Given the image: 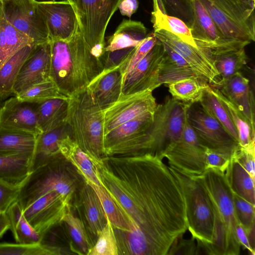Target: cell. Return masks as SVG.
<instances>
[{
    "mask_svg": "<svg viewBox=\"0 0 255 255\" xmlns=\"http://www.w3.org/2000/svg\"><path fill=\"white\" fill-rule=\"evenodd\" d=\"M33 44H35L31 39L7 20L0 0V68L21 49Z\"/></svg>",
    "mask_w": 255,
    "mask_h": 255,
    "instance_id": "28",
    "label": "cell"
},
{
    "mask_svg": "<svg viewBox=\"0 0 255 255\" xmlns=\"http://www.w3.org/2000/svg\"><path fill=\"white\" fill-rule=\"evenodd\" d=\"M137 0H121L118 8L122 15L130 17L137 10Z\"/></svg>",
    "mask_w": 255,
    "mask_h": 255,
    "instance_id": "54",
    "label": "cell"
},
{
    "mask_svg": "<svg viewBox=\"0 0 255 255\" xmlns=\"http://www.w3.org/2000/svg\"><path fill=\"white\" fill-rule=\"evenodd\" d=\"M86 182L93 188L98 196L105 213L113 228L121 233L120 235L116 236V239L129 232L130 225L128 218L107 189L102 185H97Z\"/></svg>",
    "mask_w": 255,
    "mask_h": 255,
    "instance_id": "36",
    "label": "cell"
},
{
    "mask_svg": "<svg viewBox=\"0 0 255 255\" xmlns=\"http://www.w3.org/2000/svg\"></svg>",
    "mask_w": 255,
    "mask_h": 255,
    "instance_id": "59",
    "label": "cell"
},
{
    "mask_svg": "<svg viewBox=\"0 0 255 255\" xmlns=\"http://www.w3.org/2000/svg\"><path fill=\"white\" fill-rule=\"evenodd\" d=\"M153 33L158 40L181 56L201 78L212 86H219L221 78L213 61L198 47L163 29L154 30Z\"/></svg>",
    "mask_w": 255,
    "mask_h": 255,
    "instance_id": "13",
    "label": "cell"
},
{
    "mask_svg": "<svg viewBox=\"0 0 255 255\" xmlns=\"http://www.w3.org/2000/svg\"><path fill=\"white\" fill-rule=\"evenodd\" d=\"M32 155L0 153V181L19 188L30 173Z\"/></svg>",
    "mask_w": 255,
    "mask_h": 255,
    "instance_id": "27",
    "label": "cell"
},
{
    "mask_svg": "<svg viewBox=\"0 0 255 255\" xmlns=\"http://www.w3.org/2000/svg\"><path fill=\"white\" fill-rule=\"evenodd\" d=\"M70 207V201L56 191L40 197L22 213L31 226L41 235L51 227L62 222L64 214Z\"/></svg>",
    "mask_w": 255,
    "mask_h": 255,
    "instance_id": "14",
    "label": "cell"
},
{
    "mask_svg": "<svg viewBox=\"0 0 255 255\" xmlns=\"http://www.w3.org/2000/svg\"><path fill=\"white\" fill-rule=\"evenodd\" d=\"M46 25L49 40H68L78 26L77 18L68 1H36Z\"/></svg>",
    "mask_w": 255,
    "mask_h": 255,
    "instance_id": "16",
    "label": "cell"
},
{
    "mask_svg": "<svg viewBox=\"0 0 255 255\" xmlns=\"http://www.w3.org/2000/svg\"><path fill=\"white\" fill-rule=\"evenodd\" d=\"M236 234L241 246L244 250H248L250 255H255V250H253L250 246L248 236L239 222L236 227Z\"/></svg>",
    "mask_w": 255,
    "mask_h": 255,
    "instance_id": "55",
    "label": "cell"
},
{
    "mask_svg": "<svg viewBox=\"0 0 255 255\" xmlns=\"http://www.w3.org/2000/svg\"><path fill=\"white\" fill-rule=\"evenodd\" d=\"M123 76L120 66L104 70L87 87L103 110L115 103L122 94Z\"/></svg>",
    "mask_w": 255,
    "mask_h": 255,
    "instance_id": "20",
    "label": "cell"
},
{
    "mask_svg": "<svg viewBox=\"0 0 255 255\" xmlns=\"http://www.w3.org/2000/svg\"><path fill=\"white\" fill-rule=\"evenodd\" d=\"M249 80L241 71L223 82L218 88L244 114L255 131V98Z\"/></svg>",
    "mask_w": 255,
    "mask_h": 255,
    "instance_id": "22",
    "label": "cell"
},
{
    "mask_svg": "<svg viewBox=\"0 0 255 255\" xmlns=\"http://www.w3.org/2000/svg\"><path fill=\"white\" fill-rule=\"evenodd\" d=\"M72 5L83 36L92 51L101 58L107 25L121 0H66Z\"/></svg>",
    "mask_w": 255,
    "mask_h": 255,
    "instance_id": "8",
    "label": "cell"
},
{
    "mask_svg": "<svg viewBox=\"0 0 255 255\" xmlns=\"http://www.w3.org/2000/svg\"></svg>",
    "mask_w": 255,
    "mask_h": 255,
    "instance_id": "61",
    "label": "cell"
},
{
    "mask_svg": "<svg viewBox=\"0 0 255 255\" xmlns=\"http://www.w3.org/2000/svg\"><path fill=\"white\" fill-rule=\"evenodd\" d=\"M255 179V145L244 147L239 145L232 155Z\"/></svg>",
    "mask_w": 255,
    "mask_h": 255,
    "instance_id": "50",
    "label": "cell"
},
{
    "mask_svg": "<svg viewBox=\"0 0 255 255\" xmlns=\"http://www.w3.org/2000/svg\"><path fill=\"white\" fill-rule=\"evenodd\" d=\"M199 103L205 112L217 120L239 142L237 130L223 104L211 91L210 84L206 85Z\"/></svg>",
    "mask_w": 255,
    "mask_h": 255,
    "instance_id": "38",
    "label": "cell"
},
{
    "mask_svg": "<svg viewBox=\"0 0 255 255\" xmlns=\"http://www.w3.org/2000/svg\"><path fill=\"white\" fill-rule=\"evenodd\" d=\"M188 122L205 147L230 158L239 146V142L214 118L202 108L192 105L187 110Z\"/></svg>",
    "mask_w": 255,
    "mask_h": 255,
    "instance_id": "11",
    "label": "cell"
},
{
    "mask_svg": "<svg viewBox=\"0 0 255 255\" xmlns=\"http://www.w3.org/2000/svg\"><path fill=\"white\" fill-rule=\"evenodd\" d=\"M197 247L195 240L192 237L184 239L183 234L178 236L171 244L167 255H196Z\"/></svg>",
    "mask_w": 255,
    "mask_h": 255,
    "instance_id": "49",
    "label": "cell"
},
{
    "mask_svg": "<svg viewBox=\"0 0 255 255\" xmlns=\"http://www.w3.org/2000/svg\"><path fill=\"white\" fill-rule=\"evenodd\" d=\"M206 148L198 140L187 117L179 138L164 154L169 166L191 176H198L206 170Z\"/></svg>",
    "mask_w": 255,
    "mask_h": 255,
    "instance_id": "10",
    "label": "cell"
},
{
    "mask_svg": "<svg viewBox=\"0 0 255 255\" xmlns=\"http://www.w3.org/2000/svg\"><path fill=\"white\" fill-rule=\"evenodd\" d=\"M10 224L8 218L5 212H0V238L9 229Z\"/></svg>",
    "mask_w": 255,
    "mask_h": 255,
    "instance_id": "56",
    "label": "cell"
},
{
    "mask_svg": "<svg viewBox=\"0 0 255 255\" xmlns=\"http://www.w3.org/2000/svg\"><path fill=\"white\" fill-rule=\"evenodd\" d=\"M35 44L27 45L17 51L0 68V99L14 96L13 87L19 71Z\"/></svg>",
    "mask_w": 255,
    "mask_h": 255,
    "instance_id": "37",
    "label": "cell"
},
{
    "mask_svg": "<svg viewBox=\"0 0 255 255\" xmlns=\"http://www.w3.org/2000/svg\"><path fill=\"white\" fill-rule=\"evenodd\" d=\"M18 189L0 181V211L5 212L17 199Z\"/></svg>",
    "mask_w": 255,
    "mask_h": 255,
    "instance_id": "53",
    "label": "cell"
},
{
    "mask_svg": "<svg viewBox=\"0 0 255 255\" xmlns=\"http://www.w3.org/2000/svg\"><path fill=\"white\" fill-rule=\"evenodd\" d=\"M62 222L67 225L71 236L80 250L87 254L91 247L85 228L82 222L71 212L70 207L65 211Z\"/></svg>",
    "mask_w": 255,
    "mask_h": 255,
    "instance_id": "44",
    "label": "cell"
},
{
    "mask_svg": "<svg viewBox=\"0 0 255 255\" xmlns=\"http://www.w3.org/2000/svg\"><path fill=\"white\" fill-rule=\"evenodd\" d=\"M50 41L35 45L22 64L13 87L14 96L50 78Z\"/></svg>",
    "mask_w": 255,
    "mask_h": 255,
    "instance_id": "18",
    "label": "cell"
},
{
    "mask_svg": "<svg viewBox=\"0 0 255 255\" xmlns=\"http://www.w3.org/2000/svg\"><path fill=\"white\" fill-rule=\"evenodd\" d=\"M36 1L22 4L9 1L2 4L7 20L37 45L50 40L46 25Z\"/></svg>",
    "mask_w": 255,
    "mask_h": 255,
    "instance_id": "15",
    "label": "cell"
},
{
    "mask_svg": "<svg viewBox=\"0 0 255 255\" xmlns=\"http://www.w3.org/2000/svg\"><path fill=\"white\" fill-rule=\"evenodd\" d=\"M147 35L146 28L140 21L124 19L114 33L105 41L104 51L136 47Z\"/></svg>",
    "mask_w": 255,
    "mask_h": 255,
    "instance_id": "29",
    "label": "cell"
},
{
    "mask_svg": "<svg viewBox=\"0 0 255 255\" xmlns=\"http://www.w3.org/2000/svg\"><path fill=\"white\" fill-rule=\"evenodd\" d=\"M156 106L155 99L151 91L121 95L115 103L103 111L104 135L142 114L154 112Z\"/></svg>",
    "mask_w": 255,
    "mask_h": 255,
    "instance_id": "12",
    "label": "cell"
},
{
    "mask_svg": "<svg viewBox=\"0 0 255 255\" xmlns=\"http://www.w3.org/2000/svg\"><path fill=\"white\" fill-rule=\"evenodd\" d=\"M36 134L0 128V153H23L33 155Z\"/></svg>",
    "mask_w": 255,
    "mask_h": 255,
    "instance_id": "35",
    "label": "cell"
},
{
    "mask_svg": "<svg viewBox=\"0 0 255 255\" xmlns=\"http://www.w3.org/2000/svg\"><path fill=\"white\" fill-rule=\"evenodd\" d=\"M0 128L34 133H41L37 122L36 102L13 96L3 103L0 110Z\"/></svg>",
    "mask_w": 255,
    "mask_h": 255,
    "instance_id": "19",
    "label": "cell"
},
{
    "mask_svg": "<svg viewBox=\"0 0 255 255\" xmlns=\"http://www.w3.org/2000/svg\"><path fill=\"white\" fill-rule=\"evenodd\" d=\"M248 56L245 48L229 51L214 57L212 60L219 74L221 84L247 64Z\"/></svg>",
    "mask_w": 255,
    "mask_h": 255,
    "instance_id": "41",
    "label": "cell"
},
{
    "mask_svg": "<svg viewBox=\"0 0 255 255\" xmlns=\"http://www.w3.org/2000/svg\"><path fill=\"white\" fill-rule=\"evenodd\" d=\"M60 152L63 157L71 162L85 181L101 185L97 166L99 161L93 159L85 152L68 135L59 143Z\"/></svg>",
    "mask_w": 255,
    "mask_h": 255,
    "instance_id": "25",
    "label": "cell"
},
{
    "mask_svg": "<svg viewBox=\"0 0 255 255\" xmlns=\"http://www.w3.org/2000/svg\"><path fill=\"white\" fill-rule=\"evenodd\" d=\"M35 0H1L2 3L6 2H13L17 4H22L34 1Z\"/></svg>",
    "mask_w": 255,
    "mask_h": 255,
    "instance_id": "57",
    "label": "cell"
},
{
    "mask_svg": "<svg viewBox=\"0 0 255 255\" xmlns=\"http://www.w3.org/2000/svg\"><path fill=\"white\" fill-rule=\"evenodd\" d=\"M3 101L0 99V110L3 105Z\"/></svg>",
    "mask_w": 255,
    "mask_h": 255,
    "instance_id": "58",
    "label": "cell"
},
{
    "mask_svg": "<svg viewBox=\"0 0 255 255\" xmlns=\"http://www.w3.org/2000/svg\"><path fill=\"white\" fill-rule=\"evenodd\" d=\"M166 13L183 20L189 27L192 18L191 1L190 0H161Z\"/></svg>",
    "mask_w": 255,
    "mask_h": 255,
    "instance_id": "48",
    "label": "cell"
},
{
    "mask_svg": "<svg viewBox=\"0 0 255 255\" xmlns=\"http://www.w3.org/2000/svg\"><path fill=\"white\" fill-rule=\"evenodd\" d=\"M60 153L47 159L33 170L19 187L16 201L22 210L44 194L56 191L70 201L75 185L73 180L58 164Z\"/></svg>",
    "mask_w": 255,
    "mask_h": 255,
    "instance_id": "7",
    "label": "cell"
},
{
    "mask_svg": "<svg viewBox=\"0 0 255 255\" xmlns=\"http://www.w3.org/2000/svg\"><path fill=\"white\" fill-rule=\"evenodd\" d=\"M230 158L222 154L206 149V170L213 169L225 173L230 162Z\"/></svg>",
    "mask_w": 255,
    "mask_h": 255,
    "instance_id": "52",
    "label": "cell"
},
{
    "mask_svg": "<svg viewBox=\"0 0 255 255\" xmlns=\"http://www.w3.org/2000/svg\"><path fill=\"white\" fill-rule=\"evenodd\" d=\"M0 255H52L41 245L0 243Z\"/></svg>",
    "mask_w": 255,
    "mask_h": 255,
    "instance_id": "47",
    "label": "cell"
},
{
    "mask_svg": "<svg viewBox=\"0 0 255 255\" xmlns=\"http://www.w3.org/2000/svg\"><path fill=\"white\" fill-rule=\"evenodd\" d=\"M207 84L198 78L190 77L168 85L172 98L182 103L192 105L200 102Z\"/></svg>",
    "mask_w": 255,
    "mask_h": 255,
    "instance_id": "39",
    "label": "cell"
},
{
    "mask_svg": "<svg viewBox=\"0 0 255 255\" xmlns=\"http://www.w3.org/2000/svg\"><path fill=\"white\" fill-rule=\"evenodd\" d=\"M183 190L188 230L197 243L211 244L213 240L215 214L210 196L199 176H191L169 166Z\"/></svg>",
    "mask_w": 255,
    "mask_h": 255,
    "instance_id": "5",
    "label": "cell"
},
{
    "mask_svg": "<svg viewBox=\"0 0 255 255\" xmlns=\"http://www.w3.org/2000/svg\"><path fill=\"white\" fill-rule=\"evenodd\" d=\"M16 97L22 100L34 102L55 98H68L60 93L51 80L33 85L20 93Z\"/></svg>",
    "mask_w": 255,
    "mask_h": 255,
    "instance_id": "42",
    "label": "cell"
},
{
    "mask_svg": "<svg viewBox=\"0 0 255 255\" xmlns=\"http://www.w3.org/2000/svg\"><path fill=\"white\" fill-rule=\"evenodd\" d=\"M164 52L157 70L159 86L169 85L181 79L194 77L206 82L191 68L186 61L168 45L162 43Z\"/></svg>",
    "mask_w": 255,
    "mask_h": 255,
    "instance_id": "24",
    "label": "cell"
},
{
    "mask_svg": "<svg viewBox=\"0 0 255 255\" xmlns=\"http://www.w3.org/2000/svg\"><path fill=\"white\" fill-rule=\"evenodd\" d=\"M11 230L16 243L24 245L39 244L41 235L25 219L22 210L16 200L5 211Z\"/></svg>",
    "mask_w": 255,
    "mask_h": 255,
    "instance_id": "34",
    "label": "cell"
},
{
    "mask_svg": "<svg viewBox=\"0 0 255 255\" xmlns=\"http://www.w3.org/2000/svg\"><path fill=\"white\" fill-rule=\"evenodd\" d=\"M225 37L255 40V2L251 0H199Z\"/></svg>",
    "mask_w": 255,
    "mask_h": 255,
    "instance_id": "6",
    "label": "cell"
},
{
    "mask_svg": "<svg viewBox=\"0 0 255 255\" xmlns=\"http://www.w3.org/2000/svg\"><path fill=\"white\" fill-rule=\"evenodd\" d=\"M65 122L71 137L85 152L97 161L107 157L104 112L87 88L68 98Z\"/></svg>",
    "mask_w": 255,
    "mask_h": 255,
    "instance_id": "4",
    "label": "cell"
},
{
    "mask_svg": "<svg viewBox=\"0 0 255 255\" xmlns=\"http://www.w3.org/2000/svg\"><path fill=\"white\" fill-rule=\"evenodd\" d=\"M157 39L153 32L147 36L136 47L132 53L120 65L124 78L128 74L136 64L147 54L154 46Z\"/></svg>",
    "mask_w": 255,
    "mask_h": 255,
    "instance_id": "45",
    "label": "cell"
},
{
    "mask_svg": "<svg viewBox=\"0 0 255 255\" xmlns=\"http://www.w3.org/2000/svg\"><path fill=\"white\" fill-rule=\"evenodd\" d=\"M191 106L173 98L157 105L152 123L146 131L153 154L163 160L165 152L180 137Z\"/></svg>",
    "mask_w": 255,
    "mask_h": 255,
    "instance_id": "9",
    "label": "cell"
},
{
    "mask_svg": "<svg viewBox=\"0 0 255 255\" xmlns=\"http://www.w3.org/2000/svg\"><path fill=\"white\" fill-rule=\"evenodd\" d=\"M50 79L68 98L86 88L104 70L101 58L86 42L79 24L69 39L50 40Z\"/></svg>",
    "mask_w": 255,
    "mask_h": 255,
    "instance_id": "2",
    "label": "cell"
},
{
    "mask_svg": "<svg viewBox=\"0 0 255 255\" xmlns=\"http://www.w3.org/2000/svg\"><path fill=\"white\" fill-rule=\"evenodd\" d=\"M198 176L210 196L215 214L213 240L210 245H203L204 255H240L241 246L236 234L238 221L225 173L208 169Z\"/></svg>",
    "mask_w": 255,
    "mask_h": 255,
    "instance_id": "3",
    "label": "cell"
},
{
    "mask_svg": "<svg viewBox=\"0 0 255 255\" xmlns=\"http://www.w3.org/2000/svg\"><path fill=\"white\" fill-rule=\"evenodd\" d=\"M107 223L98 236L96 244L88 255H118V248L114 228L107 218Z\"/></svg>",
    "mask_w": 255,
    "mask_h": 255,
    "instance_id": "43",
    "label": "cell"
},
{
    "mask_svg": "<svg viewBox=\"0 0 255 255\" xmlns=\"http://www.w3.org/2000/svg\"><path fill=\"white\" fill-rule=\"evenodd\" d=\"M252 1H253V0H252ZM254 2H255V1H254Z\"/></svg>",
    "mask_w": 255,
    "mask_h": 255,
    "instance_id": "60",
    "label": "cell"
},
{
    "mask_svg": "<svg viewBox=\"0 0 255 255\" xmlns=\"http://www.w3.org/2000/svg\"><path fill=\"white\" fill-rule=\"evenodd\" d=\"M163 52V45L157 39L151 50L124 78L121 95L153 91L159 87L157 74Z\"/></svg>",
    "mask_w": 255,
    "mask_h": 255,
    "instance_id": "17",
    "label": "cell"
},
{
    "mask_svg": "<svg viewBox=\"0 0 255 255\" xmlns=\"http://www.w3.org/2000/svg\"><path fill=\"white\" fill-rule=\"evenodd\" d=\"M68 99L55 98L36 102L38 125L41 132L55 128L65 122Z\"/></svg>",
    "mask_w": 255,
    "mask_h": 255,
    "instance_id": "32",
    "label": "cell"
},
{
    "mask_svg": "<svg viewBox=\"0 0 255 255\" xmlns=\"http://www.w3.org/2000/svg\"><path fill=\"white\" fill-rule=\"evenodd\" d=\"M212 93L222 102L235 126L239 135V145L249 147L255 145V131L238 108L216 87L210 85Z\"/></svg>",
    "mask_w": 255,
    "mask_h": 255,
    "instance_id": "33",
    "label": "cell"
},
{
    "mask_svg": "<svg viewBox=\"0 0 255 255\" xmlns=\"http://www.w3.org/2000/svg\"><path fill=\"white\" fill-rule=\"evenodd\" d=\"M236 216L247 235L255 229V205L233 193Z\"/></svg>",
    "mask_w": 255,
    "mask_h": 255,
    "instance_id": "46",
    "label": "cell"
},
{
    "mask_svg": "<svg viewBox=\"0 0 255 255\" xmlns=\"http://www.w3.org/2000/svg\"><path fill=\"white\" fill-rule=\"evenodd\" d=\"M102 185L128 218L119 255H167L188 230L184 193L162 159L150 153L107 156L97 163Z\"/></svg>",
    "mask_w": 255,
    "mask_h": 255,
    "instance_id": "1",
    "label": "cell"
},
{
    "mask_svg": "<svg viewBox=\"0 0 255 255\" xmlns=\"http://www.w3.org/2000/svg\"><path fill=\"white\" fill-rule=\"evenodd\" d=\"M225 176L233 193L255 205V179L233 156Z\"/></svg>",
    "mask_w": 255,
    "mask_h": 255,
    "instance_id": "31",
    "label": "cell"
},
{
    "mask_svg": "<svg viewBox=\"0 0 255 255\" xmlns=\"http://www.w3.org/2000/svg\"><path fill=\"white\" fill-rule=\"evenodd\" d=\"M68 135L71 136V132L66 122L55 128L38 134L31 159L30 172L43 164L48 158L60 153L59 143Z\"/></svg>",
    "mask_w": 255,
    "mask_h": 255,
    "instance_id": "26",
    "label": "cell"
},
{
    "mask_svg": "<svg viewBox=\"0 0 255 255\" xmlns=\"http://www.w3.org/2000/svg\"><path fill=\"white\" fill-rule=\"evenodd\" d=\"M80 201L90 232L98 237L107 223V217L93 188L85 181L80 192Z\"/></svg>",
    "mask_w": 255,
    "mask_h": 255,
    "instance_id": "30",
    "label": "cell"
},
{
    "mask_svg": "<svg viewBox=\"0 0 255 255\" xmlns=\"http://www.w3.org/2000/svg\"><path fill=\"white\" fill-rule=\"evenodd\" d=\"M134 48L128 47L113 51H104L101 57L104 70L120 66L132 53Z\"/></svg>",
    "mask_w": 255,
    "mask_h": 255,
    "instance_id": "51",
    "label": "cell"
},
{
    "mask_svg": "<svg viewBox=\"0 0 255 255\" xmlns=\"http://www.w3.org/2000/svg\"><path fill=\"white\" fill-rule=\"evenodd\" d=\"M153 114L154 112L142 114L105 134L104 140L106 156H109L116 148L140 138L152 124Z\"/></svg>",
    "mask_w": 255,
    "mask_h": 255,
    "instance_id": "23",
    "label": "cell"
},
{
    "mask_svg": "<svg viewBox=\"0 0 255 255\" xmlns=\"http://www.w3.org/2000/svg\"><path fill=\"white\" fill-rule=\"evenodd\" d=\"M154 30L163 29L177 36L183 41L197 47L190 28L181 19L161 12H152Z\"/></svg>",
    "mask_w": 255,
    "mask_h": 255,
    "instance_id": "40",
    "label": "cell"
},
{
    "mask_svg": "<svg viewBox=\"0 0 255 255\" xmlns=\"http://www.w3.org/2000/svg\"><path fill=\"white\" fill-rule=\"evenodd\" d=\"M191 1L192 18L189 28L196 43L205 45L220 46L229 44L236 39L226 38L220 33L199 0Z\"/></svg>",
    "mask_w": 255,
    "mask_h": 255,
    "instance_id": "21",
    "label": "cell"
}]
</instances>
